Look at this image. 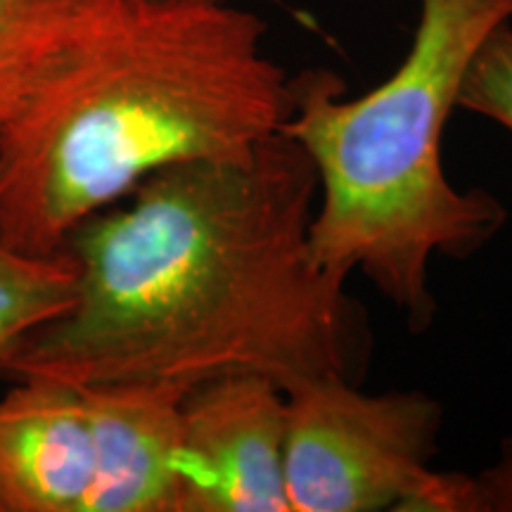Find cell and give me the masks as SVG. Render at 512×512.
Returning a JSON list of instances; mask_svg holds the SVG:
<instances>
[{
	"label": "cell",
	"mask_w": 512,
	"mask_h": 512,
	"mask_svg": "<svg viewBox=\"0 0 512 512\" xmlns=\"http://www.w3.org/2000/svg\"><path fill=\"white\" fill-rule=\"evenodd\" d=\"M311 159L283 131L240 157L171 164L69 230L74 299L0 375L190 389L261 375L292 392L349 377L356 320L313 259Z\"/></svg>",
	"instance_id": "cell-1"
},
{
	"label": "cell",
	"mask_w": 512,
	"mask_h": 512,
	"mask_svg": "<svg viewBox=\"0 0 512 512\" xmlns=\"http://www.w3.org/2000/svg\"><path fill=\"white\" fill-rule=\"evenodd\" d=\"M292 79L266 22L219 0H86L0 126V233L60 252L76 223L155 171L240 157L283 131Z\"/></svg>",
	"instance_id": "cell-2"
},
{
	"label": "cell",
	"mask_w": 512,
	"mask_h": 512,
	"mask_svg": "<svg viewBox=\"0 0 512 512\" xmlns=\"http://www.w3.org/2000/svg\"><path fill=\"white\" fill-rule=\"evenodd\" d=\"M510 19L512 0H420L411 48L373 91L344 98L330 69L292 79L283 133L316 169L313 259L342 283L361 273L415 330L434 316L432 261L475 254L508 219L498 197L451 183L441 140L472 55Z\"/></svg>",
	"instance_id": "cell-3"
},
{
	"label": "cell",
	"mask_w": 512,
	"mask_h": 512,
	"mask_svg": "<svg viewBox=\"0 0 512 512\" xmlns=\"http://www.w3.org/2000/svg\"><path fill=\"white\" fill-rule=\"evenodd\" d=\"M0 399V512H166L178 403L147 384L22 377Z\"/></svg>",
	"instance_id": "cell-4"
},
{
	"label": "cell",
	"mask_w": 512,
	"mask_h": 512,
	"mask_svg": "<svg viewBox=\"0 0 512 512\" xmlns=\"http://www.w3.org/2000/svg\"><path fill=\"white\" fill-rule=\"evenodd\" d=\"M439 401L420 389L368 394L349 377L287 392L285 484L292 512H406L432 475Z\"/></svg>",
	"instance_id": "cell-5"
},
{
	"label": "cell",
	"mask_w": 512,
	"mask_h": 512,
	"mask_svg": "<svg viewBox=\"0 0 512 512\" xmlns=\"http://www.w3.org/2000/svg\"><path fill=\"white\" fill-rule=\"evenodd\" d=\"M287 392L261 375H228L181 403V510L292 512L285 484Z\"/></svg>",
	"instance_id": "cell-6"
},
{
	"label": "cell",
	"mask_w": 512,
	"mask_h": 512,
	"mask_svg": "<svg viewBox=\"0 0 512 512\" xmlns=\"http://www.w3.org/2000/svg\"><path fill=\"white\" fill-rule=\"evenodd\" d=\"M86 0H0V126L60 53Z\"/></svg>",
	"instance_id": "cell-7"
},
{
	"label": "cell",
	"mask_w": 512,
	"mask_h": 512,
	"mask_svg": "<svg viewBox=\"0 0 512 512\" xmlns=\"http://www.w3.org/2000/svg\"><path fill=\"white\" fill-rule=\"evenodd\" d=\"M74 266L69 256L29 254L0 233V361L19 339L72 304Z\"/></svg>",
	"instance_id": "cell-8"
},
{
	"label": "cell",
	"mask_w": 512,
	"mask_h": 512,
	"mask_svg": "<svg viewBox=\"0 0 512 512\" xmlns=\"http://www.w3.org/2000/svg\"><path fill=\"white\" fill-rule=\"evenodd\" d=\"M458 107L512 133V19L498 24L472 55L460 83Z\"/></svg>",
	"instance_id": "cell-9"
},
{
	"label": "cell",
	"mask_w": 512,
	"mask_h": 512,
	"mask_svg": "<svg viewBox=\"0 0 512 512\" xmlns=\"http://www.w3.org/2000/svg\"><path fill=\"white\" fill-rule=\"evenodd\" d=\"M477 512H512V434L498 446V456L475 475Z\"/></svg>",
	"instance_id": "cell-10"
},
{
	"label": "cell",
	"mask_w": 512,
	"mask_h": 512,
	"mask_svg": "<svg viewBox=\"0 0 512 512\" xmlns=\"http://www.w3.org/2000/svg\"><path fill=\"white\" fill-rule=\"evenodd\" d=\"M219 3H226V0H219Z\"/></svg>",
	"instance_id": "cell-11"
}]
</instances>
